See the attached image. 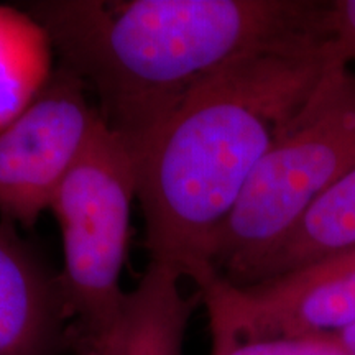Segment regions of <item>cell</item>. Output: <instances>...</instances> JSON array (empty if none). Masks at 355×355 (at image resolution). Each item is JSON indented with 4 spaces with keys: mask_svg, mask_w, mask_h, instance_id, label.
<instances>
[{
    "mask_svg": "<svg viewBox=\"0 0 355 355\" xmlns=\"http://www.w3.org/2000/svg\"><path fill=\"white\" fill-rule=\"evenodd\" d=\"M176 266L150 261L139 286L128 293L125 329L119 355H183L189 319L201 295L184 296Z\"/></svg>",
    "mask_w": 355,
    "mask_h": 355,
    "instance_id": "9c48e42d",
    "label": "cell"
},
{
    "mask_svg": "<svg viewBox=\"0 0 355 355\" xmlns=\"http://www.w3.org/2000/svg\"><path fill=\"white\" fill-rule=\"evenodd\" d=\"M334 64L321 28L235 58L168 115L137 166L150 261L189 278L257 166Z\"/></svg>",
    "mask_w": 355,
    "mask_h": 355,
    "instance_id": "6da1fadb",
    "label": "cell"
},
{
    "mask_svg": "<svg viewBox=\"0 0 355 355\" xmlns=\"http://www.w3.org/2000/svg\"><path fill=\"white\" fill-rule=\"evenodd\" d=\"M355 168V74L332 64L257 166L216 234L209 263L237 285L340 178Z\"/></svg>",
    "mask_w": 355,
    "mask_h": 355,
    "instance_id": "277c9868",
    "label": "cell"
},
{
    "mask_svg": "<svg viewBox=\"0 0 355 355\" xmlns=\"http://www.w3.org/2000/svg\"><path fill=\"white\" fill-rule=\"evenodd\" d=\"M25 10L139 162L198 84L248 51L321 28L322 7L300 0H38Z\"/></svg>",
    "mask_w": 355,
    "mask_h": 355,
    "instance_id": "7a4b0ae2",
    "label": "cell"
},
{
    "mask_svg": "<svg viewBox=\"0 0 355 355\" xmlns=\"http://www.w3.org/2000/svg\"><path fill=\"white\" fill-rule=\"evenodd\" d=\"M69 349L60 273L12 222L0 220V355H61Z\"/></svg>",
    "mask_w": 355,
    "mask_h": 355,
    "instance_id": "52a82bcc",
    "label": "cell"
},
{
    "mask_svg": "<svg viewBox=\"0 0 355 355\" xmlns=\"http://www.w3.org/2000/svg\"><path fill=\"white\" fill-rule=\"evenodd\" d=\"M191 279L211 334L245 340L321 337L355 324V247L255 285H232L212 266Z\"/></svg>",
    "mask_w": 355,
    "mask_h": 355,
    "instance_id": "5b68a950",
    "label": "cell"
},
{
    "mask_svg": "<svg viewBox=\"0 0 355 355\" xmlns=\"http://www.w3.org/2000/svg\"><path fill=\"white\" fill-rule=\"evenodd\" d=\"M137 188L135 157L101 119L50 209L63 241L60 285L76 355L121 352L128 308L121 275Z\"/></svg>",
    "mask_w": 355,
    "mask_h": 355,
    "instance_id": "3957f363",
    "label": "cell"
},
{
    "mask_svg": "<svg viewBox=\"0 0 355 355\" xmlns=\"http://www.w3.org/2000/svg\"><path fill=\"white\" fill-rule=\"evenodd\" d=\"M352 247H355V168L327 189L237 285H255Z\"/></svg>",
    "mask_w": 355,
    "mask_h": 355,
    "instance_id": "ba28073f",
    "label": "cell"
},
{
    "mask_svg": "<svg viewBox=\"0 0 355 355\" xmlns=\"http://www.w3.org/2000/svg\"><path fill=\"white\" fill-rule=\"evenodd\" d=\"M53 53L46 30L25 8L0 6V130L50 83Z\"/></svg>",
    "mask_w": 355,
    "mask_h": 355,
    "instance_id": "30bf717a",
    "label": "cell"
},
{
    "mask_svg": "<svg viewBox=\"0 0 355 355\" xmlns=\"http://www.w3.org/2000/svg\"><path fill=\"white\" fill-rule=\"evenodd\" d=\"M321 33L332 63L349 66L355 61V0H336L322 7Z\"/></svg>",
    "mask_w": 355,
    "mask_h": 355,
    "instance_id": "7c38bea8",
    "label": "cell"
},
{
    "mask_svg": "<svg viewBox=\"0 0 355 355\" xmlns=\"http://www.w3.org/2000/svg\"><path fill=\"white\" fill-rule=\"evenodd\" d=\"M99 121L81 79L55 68L37 99L0 130V220L32 227L51 209Z\"/></svg>",
    "mask_w": 355,
    "mask_h": 355,
    "instance_id": "8992f818",
    "label": "cell"
},
{
    "mask_svg": "<svg viewBox=\"0 0 355 355\" xmlns=\"http://www.w3.org/2000/svg\"><path fill=\"white\" fill-rule=\"evenodd\" d=\"M324 337H329V339L334 340L337 345H340L345 352L350 355H355V324L354 326L347 327V329L334 332V334L324 336Z\"/></svg>",
    "mask_w": 355,
    "mask_h": 355,
    "instance_id": "4fadbf2b",
    "label": "cell"
},
{
    "mask_svg": "<svg viewBox=\"0 0 355 355\" xmlns=\"http://www.w3.org/2000/svg\"><path fill=\"white\" fill-rule=\"evenodd\" d=\"M211 355H350L329 337L234 339L211 334Z\"/></svg>",
    "mask_w": 355,
    "mask_h": 355,
    "instance_id": "8fae6325",
    "label": "cell"
}]
</instances>
